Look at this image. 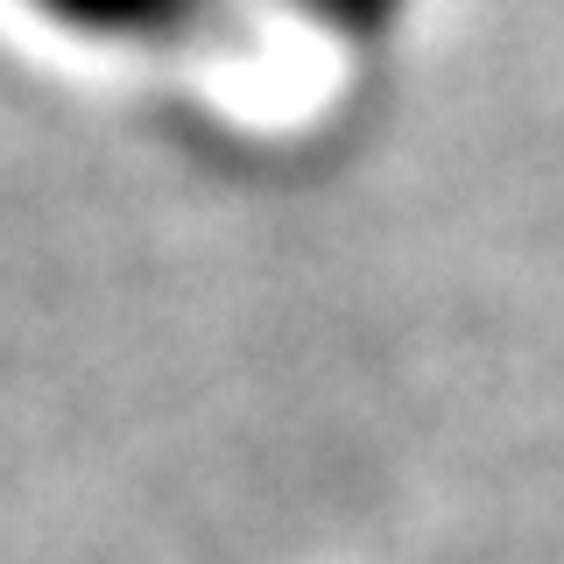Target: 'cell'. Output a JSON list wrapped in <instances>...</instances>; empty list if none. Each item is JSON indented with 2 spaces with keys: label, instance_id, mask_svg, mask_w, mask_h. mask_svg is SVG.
I'll return each instance as SVG.
<instances>
[{
  "label": "cell",
  "instance_id": "1",
  "mask_svg": "<svg viewBox=\"0 0 564 564\" xmlns=\"http://www.w3.org/2000/svg\"><path fill=\"white\" fill-rule=\"evenodd\" d=\"M50 22L99 35V43H191L198 29H212L219 0H35Z\"/></svg>",
  "mask_w": 564,
  "mask_h": 564
},
{
  "label": "cell",
  "instance_id": "2",
  "mask_svg": "<svg viewBox=\"0 0 564 564\" xmlns=\"http://www.w3.org/2000/svg\"><path fill=\"white\" fill-rule=\"evenodd\" d=\"M296 14H311L317 29H332V35H381V29H395V14L410 8V0H290Z\"/></svg>",
  "mask_w": 564,
  "mask_h": 564
}]
</instances>
